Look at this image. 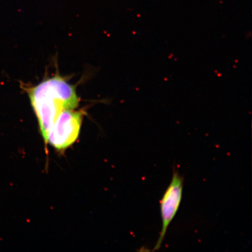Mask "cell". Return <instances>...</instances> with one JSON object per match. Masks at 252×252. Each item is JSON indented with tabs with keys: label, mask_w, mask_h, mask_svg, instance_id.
<instances>
[{
	"label": "cell",
	"mask_w": 252,
	"mask_h": 252,
	"mask_svg": "<svg viewBox=\"0 0 252 252\" xmlns=\"http://www.w3.org/2000/svg\"><path fill=\"white\" fill-rule=\"evenodd\" d=\"M184 179L178 170L173 169L172 180L160 200L162 228L154 251L158 250L164 240L167 230L177 213L182 201Z\"/></svg>",
	"instance_id": "3957f363"
},
{
	"label": "cell",
	"mask_w": 252,
	"mask_h": 252,
	"mask_svg": "<svg viewBox=\"0 0 252 252\" xmlns=\"http://www.w3.org/2000/svg\"><path fill=\"white\" fill-rule=\"evenodd\" d=\"M84 112L74 109L64 110L57 118L50 128L47 144L58 150L67 149L78 139Z\"/></svg>",
	"instance_id": "7a4b0ae2"
},
{
	"label": "cell",
	"mask_w": 252,
	"mask_h": 252,
	"mask_svg": "<svg viewBox=\"0 0 252 252\" xmlns=\"http://www.w3.org/2000/svg\"><path fill=\"white\" fill-rule=\"evenodd\" d=\"M44 141L50 128L64 110L75 109L79 98L74 86L59 75L47 79L28 91Z\"/></svg>",
	"instance_id": "6da1fadb"
}]
</instances>
